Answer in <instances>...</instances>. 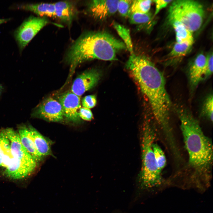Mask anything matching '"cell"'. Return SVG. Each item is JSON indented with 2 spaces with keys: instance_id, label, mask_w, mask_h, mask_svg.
Listing matches in <instances>:
<instances>
[{
  "instance_id": "obj_22",
  "label": "cell",
  "mask_w": 213,
  "mask_h": 213,
  "mask_svg": "<svg viewBox=\"0 0 213 213\" xmlns=\"http://www.w3.org/2000/svg\"><path fill=\"white\" fill-rule=\"evenodd\" d=\"M213 97L212 94H209L205 100L201 110L202 115L211 121H213Z\"/></svg>"
},
{
  "instance_id": "obj_26",
  "label": "cell",
  "mask_w": 213,
  "mask_h": 213,
  "mask_svg": "<svg viewBox=\"0 0 213 213\" xmlns=\"http://www.w3.org/2000/svg\"><path fill=\"white\" fill-rule=\"evenodd\" d=\"M97 100L95 95H88L85 96L82 100L83 107L89 109L94 107L96 104Z\"/></svg>"
},
{
  "instance_id": "obj_16",
  "label": "cell",
  "mask_w": 213,
  "mask_h": 213,
  "mask_svg": "<svg viewBox=\"0 0 213 213\" xmlns=\"http://www.w3.org/2000/svg\"><path fill=\"white\" fill-rule=\"evenodd\" d=\"M28 129L36 149L42 157L50 155L51 151L48 140L35 128L30 126Z\"/></svg>"
},
{
  "instance_id": "obj_28",
  "label": "cell",
  "mask_w": 213,
  "mask_h": 213,
  "mask_svg": "<svg viewBox=\"0 0 213 213\" xmlns=\"http://www.w3.org/2000/svg\"><path fill=\"white\" fill-rule=\"evenodd\" d=\"M156 4V9L155 14H157L162 8L167 6L168 4L172 0H156L153 1Z\"/></svg>"
},
{
  "instance_id": "obj_14",
  "label": "cell",
  "mask_w": 213,
  "mask_h": 213,
  "mask_svg": "<svg viewBox=\"0 0 213 213\" xmlns=\"http://www.w3.org/2000/svg\"><path fill=\"white\" fill-rule=\"evenodd\" d=\"M17 8L18 9L32 12L40 17L55 18L54 3L23 4L18 5Z\"/></svg>"
},
{
  "instance_id": "obj_27",
  "label": "cell",
  "mask_w": 213,
  "mask_h": 213,
  "mask_svg": "<svg viewBox=\"0 0 213 213\" xmlns=\"http://www.w3.org/2000/svg\"><path fill=\"white\" fill-rule=\"evenodd\" d=\"M78 114L80 118L86 121L91 120L93 117L90 109L84 107H81L79 109Z\"/></svg>"
},
{
  "instance_id": "obj_24",
  "label": "cell",
  "mask_w": 213,
  "mask_h": 213,
  "mask_svg": "<svg viewBox=\"0 0 213 213\" xmlns=\"http://www.w3.org/2000/svg\"><path fill=\"white\" fill-rule=\"evenodd\" d=\"M132 1L119 0L117 10L120 14L123 17H128L131 14L130 8Z\"/></svg>"
},
{
  "instance_id": "obj_30",
  "label": "cell",
  "mask_w": 213,
  "mask_h": 213,
  "mask_svg": "<svg viewBox=\"0 0 213 213\" xmlns=\"http://www.w3.org/2000/svg\"><path fill=\"white\" fill-rule=\"evenodd\" d=\"M2 86L0 84V95H1L2 92Z\"/></svg>"
},
{
  "instance_id": "obj_1",
  "label": "cell",
  "mask_w": 213,
  "mask_h": 213,
  "mask_svg": "<svg viewBox=\"0 0 213 213\" xmlns=\"http://www.w3.org/2000/svg\"><path fill=\"white\" fill-rule=\"evenodd\" d=\"M125 67L147 97L156 121L165 138H172L173 134L170 120L171 102L163 74L147 57L134 53L130 54Z\"/></svg>"
},
{
  "instance_id": "obj_9",
  "label": "cell",
  "mask_w": 213,
  "mask_h": 213,
  "mask_svg": "<svg viewBox=\"0 0 213 213\" xmlns=\"http://www.w3.org/2000/svg\"><path fill=\"white\" fill-rule=\"evenodd\" d=\"M101 76L100 72L96 69L92 68L84 71L74 80L71 86V91L80 97L94 87Z\"/></svg>"
},
{
  "instance_id": "obj_23",
  "label": "cell",
  "mask_w": 213,
  "mask_h": 213,
  "mask_svg": "<svg viewBox=\"0 0 213 213\" xmlns=\"http://www.w3.org/2000/svg\"><path fill=\"white\" fill-rule=\"evenodd\" d=\"M131 24H142L149 22L151 18V14L149 12L146 13H132L129 17Z\"/></svg>"
},
{
  "instance_id": "obj_2",
  "label": "cell",
  "mask_w": 213,
  "mask_h": 213,
  "mask_svg": "<svg viewBox=\"0 0 213 213\" xmlns=\"http://www.w3.org/2000/svg\"><path fill=\"white\" fill-rule=\"evenodd\" d=\"M189 164L193 170L189 183L196 189L204 191L211 184L213 161L212 142L204 133L198 121L184 108L177 109Z\"/></svg>"
},
{
  "instance_id": "obj_12",
  "label": "cell",
  "mask_w": 213,
  "mask_h": 213,
  "mask_svg": "<svg viewBox=\"0 0 213 213\" xmlns=\"http://www.w3.org/2000/svg\"><path fill=\"white\" fill-rule=\"evenodd\" d=\"M77 1H62L54 3L55 18L69 27L70 26L78 15Z\"/></svg>"
},
{
  "instance_id": "obj_10",
  "label": "cell",
  "mask_w": 213,
  "mask_h": 213,
  "mask_svg": "<svg viewBox=\"0 0 213 213\" xmlns=\"http://www.w3.org/2000/svg\"><path fill=\"white\" fill-rule=\"evenodd\" d=\"M64 117L69 121L78 122L80 121L78 111L81 107L80 97L72 91L64 93L58 97Z\"/></svg>"
},
{
  "instance_id": "obj_7",
  "label": "cell",
  "mask_w": 213,
  "mask_h": 213,
  "mask_svg": "<svg viewBox=\"0 0 213 213\" xmlns=\"http://www.w3.org/2000/svg\"><path fill=\"white\" fill-rule=\"evenodd\" d=\"M49 23L47 18L33 16L24 21L14 33L20 50L22 51L36 35Z\"/></svg>"
},
{
  "instance_id": "obj_17",
  "label": "cell",
  "mask_w": 213,
  "mask_h": 213,
  "mask_svg": "<svg viewBox=\"0 0 213 213\" xmlns=\"http://www.w3.org/2000/svg\"><path fill=\"white\" fill-rule=\"evenodd\" d=\"M171 24L175 31L177 42L186 43L192 46L194 42L192 33L179 23L174 22Z\"/></svg>"
},
{
  "instance_id": "obj_8",
  "label": "cell",
  "mask_w": 213,
  "mask_h": 213,
  "mask_svg": "<svg viewBox=\"0 0 213 213\" xmlns=\"http://www.w3.org/2000/svg\"><path fill=\"white\" fill-rule=\"evenodd\" d=\"M33 117L51 122H59L64 118L63 111L58 101L51 97L47 98L33 110Z\"/></svg>"
},
{
  "instance_id": "obj_5",
  "label": "cell",
  "mask_w": 213,
  "mask_h": 213,
  "mask_svg": "<svg viewBox=\"0 0 213 213\" xmlns=\"http://www.w3.org/2000/svg\"><path fill=\"white\" fill-rule=\"evenodd\" d=\"M155 129L149 123L143 126L142 138V167L140 176L141 187L144 189H162L165 181L158 169L152 146L156 137Z\"/></svg>"
},
{
  "instance_id": "obj_13",
  "label": "cell",
  "mask_w": 213,
  "mask_h": 213,
  "mask_svg": "<svg viewBox=\"0 0 213 213\" xmlns=\"http://www.w3.org/2000/svg\"><path fill=\"white\" fill-rule=\"evenodd\" d=\"M206 62V57L201 54L196 57L190 66L187 75L191 91L193 90L204 80Z\"/></svg>"
},
{
  "instance_id": "obj_11",
  "label": "cell",
  "mask_w": 213,
  "mask_h": 213,
  "mask_svg": "<svg viewBox=\"0 0 213 213\" xmlns=\"http://www.w3.org/2000/svg\"><path fill=\"white\" fill-rule=\"evenodd\" d=\"M118 2L119 0L91 1L87 4V11L93 18L104 20L117 12Z\"/></svg>"
},
{
  "instance_id": "obj_18",
  "label": "cell",
  "mask_w": 213,
  "mask_h": 213,
  "mask_svg": "<svg viewBox=\"0 0 213 213\" xmlns=\"http://www.w3.org/2000/svg\"><path fill=\"white\" fill-rule=\"evenodd\" d=\"M113 25L118 35L123 40L127 49L130 52V54L134 53L130 30L116 22H114Z\"/></svg>"
},
{
  "instance_id": "obj_3",
  "label": "cell",
  "mask_w": 213,
  "mask_h": 213,
  "mask_svg": "<svg viewBox=\"0 0 213 213\" xmlns=\"http://www.w3.org/2000/svg\"><path fill=\"white\" fill-rule=\"evenodd\" d=\"M127 49L123 42L104 31H90L82 34L70 46L64 59L71 72L84 62L98 59H117L118 53Z\"/></svg>"
},
{
  "instance_id": "obj_20",
  "label": "cell",
  "mask_w": 213,
  "mask_h": 213,
  "mask_svg": "<svg viewBox=\"0 0 213 213\" xmlns=\"http://www.w3.org/2000/svg\"><path fill=\"white\" fill-rule=\"evenodd\" d=\"M152 147L157 167L159 170L162 172L166 164L165 154L160 147L157 143L154 142Z\"/></svg>"
},
{
  "instance_id": "obj_19",
  "label": "cell",
  "mask_w": 213,
  "mask_h": 213,
  "mask_svg": "<svg viewBox=\"0 0 213 213\" xmlns=\"http://www.w3.org/2000/svg\"><path fill=\"white\" fill-rule=\"evenodd\" d=\"M152 1L149 0L132 1L130 8L132 13H146L149 12Z\"/></svg>"
},
{
  "instance_id": "obj_4",
  "label": "cell",
  "mask_w": 213,
  "mask_h": 213,
  "mask_svg": "<svg viewBox=\"0 0 213 213\" xmlns=\"http://www.w3.org/2000/svg\"><path fill=\"white\" fill-rule=\"evenodd\" d=\"M37 163L22 145L18 133L11 128L0 131V167L3 176L12 181L23 180L33 174Z\"/></svg>"
},
{
  "instance_id": "obj_21",
  "label": "cell",
  "mask_w": 213,
  "mask_h": 213,
  "mask_svg": "<svg viewBox=\"0 0 213 213\" xmlns=\"http://www.w3.org/2000/svg\"><path fill=\"white\" fill-rule=\"evenodd\" d=\"M191 46L187 43H180L176 42L169 55L173 58H178L183 57L189 52Z\"/></svg>"
},
{
  "instance_id": "obj_6",
  "label": "cell",
  "mask_w": 213,
  "mask_h": 213,
  "mask_svg": "<svg viewBox=\"0 0 213 213\" xmlns=\"http://www.w3.org/2000/svg\"><path fill=\"white\" fill-rule=\"evenodd\" d=\"M173 1L168 11V17L170 23H179L192 33L198 30L203 23L205 16L202 5L193 0Z\"/></svg>"
},
{
  "instance_id": "obj_29",
  "label": "cell",
  "mask_w": 213,
  "mask_h": 213,
  "mask_svg": "<svg viewBox=\"0 0 213 213\" xmlns=\"http://www.w3.org/2000/svg\"><path fill=\"white\" fill-rule=\"evenodd\" d=\"M9 20V19H0V24L6 22Z\"/></svg>"
},
{
  "instance_id": "obj_25",
  "label": "cell",
  "mask_w": 213,
  "mask_h": 213,
  "mask_svg": "<svg viewBox=\"0 0 213 213\" xmlns=\"http://www.w3.org/2000/svg\"><path fill=\"white\" fill-rule=\"evenodd\" d=\"M212 53H209L206 57V62L205 67V73L204 76V80L209 78L213 73V60Z\"/></svg>"
},
{
  "instance_id": "obj_15",
  "label": "cell",
  "mask_w": 213,
  "mask_h": 213,
  "mask_svg": "<svg viewBox=\"0 0 213 213\" xmlns=\"http://www.w3.org/2000/svg\"><path fill=\"white\" fill-rule=\"evenodd\" d=\"M18 133L21 142L26 151L37 162L40 161L43 157L39 155L36 149L28 128L25 126H21Z\"/></svg>"
}]
</instances>
